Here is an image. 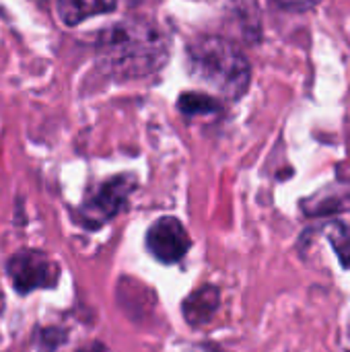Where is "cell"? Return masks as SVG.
Returning a JSON list of instances; mask_svg holds the SVG:
<instances>
[{
  "mask_svg": "<svg viewBox=\"0 0 350 352\" xmlns=\"http://www.w3.org/2000/svg\"><path fill=\"white\" fill-rule=\"evenodd\" d=\"M74 352H109V351H107V346H105L103 342L95 340V342H89V344H85V346L76 349Z\"/></svg>",
  "mask_w": 350,
  "mask_h": 352,
  "instance_id": "5bb4252c",
  "label": "cell"
},
{
  "mask_svg": "<svg viewBox=\"0 0 350 352\" xmlns=\"http://www.w3.org/2000/svg\"><path fill=\"white\" fill-rule=\"evenodd\" d=\"M200 351L202 352H221V349H219V346H215V344H202V346H200Z\"/></svg>",
  "mask_w": 350,
  "mask_h": 352,
  "instance_id": "9a60e30c",
  "label": "cell"
},
{
  "mask_svg": "<svg viewBox=\"0 0 350 352\" xmlns=\"http://www.w3.org/2000/svg\"><path fill=\"white\" fill-rule=\"evenodd\" d=\"M118 301L130 320H140L155 307V293L138 280L124 278L118 287Z\"/></svg>",
  "mask_w": 350,
  "mask_h": 352,
  "instance_id": "52a82bcc",
  "label": "cell"
},
{
  "mask_svg": "<svg viewBox=\"0 0 350 352\" xmlns=\"http://www.w3.org/2000/svg\"><path fill=\"white\" fill-rule=\"evenodd\" d=\"M324 235L336 252L342 268L350 270V225L342 221H332L324 227Z\"/></svg>",
  "mask_w": 350,
  "mask_h": 352,
  "instance_id": "8fae6325",
  "label": "cell"
},
{
  "mask_svg": "<svg viewBox=\"0 0 350 352\" xmlns=\"http://www.w3.org/2000/svg\"><path fill=\"white\" fill-rule=\"evenodd\" d=\"M186 68L194 80L231 101L241 99L250 89V60L233 41L221 35L194 37L186 50Z\"/></svg>",
  "mask_w": 350,
  "mask_h": 352,
  "instance_id": "7a4b0ae2",
  "label": "cell"
},
{
  "mask_svg": "<svg viewBox=\"0 0 350 352\" xmlns=\"http://www.w3.org/2000/svg\"><path fill=\"white\" fill-rule=\"evenodd\" d=\"M68 342V330L64 326H41L33 334L37 352H58Z\"/></svg>",
  "mask_w": 350,
  "mask_h": 352,
  "instance_id": "7c38bea8",
  "label": "cell"
},
{
  "mask_svg": "<svg viewBox=\"0 0 350 352\" xmlns=\"http://www.w3.org/2000/svg\"><path fill=\"white\" fill-rule=\"evenodd\" d=\"M136 190V177L132 173H120L101 182L87 194L80 206L74 210V221L87 231H97L113 221L126 206Z\"/></svg>",
  "mask_w": 350,
  "mask_h": 352,
  "instance_id": "3957f363",
  "label": "cell"
},
{
  "mask_svg": "<svg viewBox=\"0 0 350 352\" xmlns=\"http://www.w3.org/2000/svg\"><path fill=\"white\" fill-rule=\"evenodd\" d=\"M347 352H350V351H347Z\"/></svg>",
  "mask_w": 350,
  "mask_h": 352,
  "instance_id": "e0dca14e",
  "label": "cell"
},
{
  "mask_svg": "<svg viewBox=\"0 0 350 352\" xmlns=\"http://www.w3.org/2000/svg\"><path fill=\"white\" fill-rule=\"evenodd\" d=\"M120 0H58L56 10L64 25L76 27L95 14H107L118 8Z\"/></svg>",
  "mask_w": 350,
  "mask_h": 352,
  "instance_id": "ba28073f",
  "label": "cell"
},
{
  "mask_svg": "<svg viewBox=\"0 0 350 352\" xmlns=\"http://www.w3.org/2000/svg\"><path fill=\"white\" fill-rule=\"evenodd\" d=\"M134 2H138V0H134Z\"/></svg>",
  "mask_w": 350,
  "mask_h": 352,
  "instance_id": "2e32d148",
  "label": "cell"
},
{
  "mask_svg": "<svg viewBox=\"0 0 350 352\" xmlns=\"http://www.w3.org/2000/svg\"><path fill=\"white\" fill-rule=\"evenodd\" d=\"M177 109L186 118H196V116H217V113H221L223 107L215 97H210L206 93L188 91V93L179 95Z\"/></svg>",
  "mask_w": 350,
  "mask_h": 352,
  "instance_id": "30bf717a",
  "label": "cell"
},
{
  "mask_svg": "<svg viewBox=\"0 0 350 352\" xmlns=\"http://www.w3.org/2000/svg\"><path fill=\"white\" fill-rule=\"evenodd\" d=\"M6 276L21 297L33 291H54L60 283V264L39 250H19L6 260Z\"/></svg>",
  "mask_w": 350,
  "mask_h": 352,
  "instance_id": "277c9868",
  "label": "cell"
},
{
  "mask_svg": "<svg viewBox=\"0 0 350 352\" xmlns=\"http://www.w3.org/2000/svg\"><path fill=\"white\" fill-rule=\"evenodd\" d=\"M278 8L287 10V12H307L311 8H316L322 0H274Z\"/></svg>",
  "mask_w": 350,
  "mask_h": 352,
  "instance_id": "4fadbf2b",
  "label": "cell"
},
{
  "mask_svg": "<svg viewBox=\"0 0 350 352\" xmlns=\"http://www.w3.org/2000/svg\"><path fill=\"white\" fill-rule=\"evenodd\" d=\"M144 245H146V252L157 262L165 266H173V264H179L188 256L192 248V239L179 219L161 217L149 227Z\"/></svg>",
  "mask_w": 350,
  "mask_h": 352,
  "instance_id": "5b68a950",
  "label": "cell"
},
{
  "mask_svg": "<svg viewBox=\"0 0 350 352\" xmlns=\"http://www.w3.org/2000/svg\"><path fill=\"white\" fill-rule=\"evenodd\" d=\"M301 208L307 217H330L350 210V190L326 188L316 196L301 202Z\"/></svg>",
  "mask_w": 350,
  "mask_h": 352,
  "instance_id": "9c48e42d",
  "label": "cell"
},
{
  "mask_svg": "<svg viewBox=\"0 0 350 352\" xmlns=\"http://www.w3.org/2000/svg\"><path fill=\"white\" fill-rule=\"evenodd\" d=\"M221 307V289L215 285H202L194 289L182 303V316L190 328L208 326Z\"/></svg>",
  "mask_w": 350,
  "mask_h": 352,
  "instance_id": "8992f818",
  "label": "cell"
},
{
  "mask_svg": "<svg viewBox=\"0 0 350 352\" xmlns=\"http://www.w3.org/2000/svg\"><path fill=\"white\" fill-rule=\"evenodd\" d=\"M97 64L113 78H144L163 68L169 58L167 33L149 19L128 16L97 35Z\"/></svg>",
  "mask_w": 350,
  "mask_h": 352,
  "instance_id": "6da1fadb",
  "label": "cell"
}]
</instances>
